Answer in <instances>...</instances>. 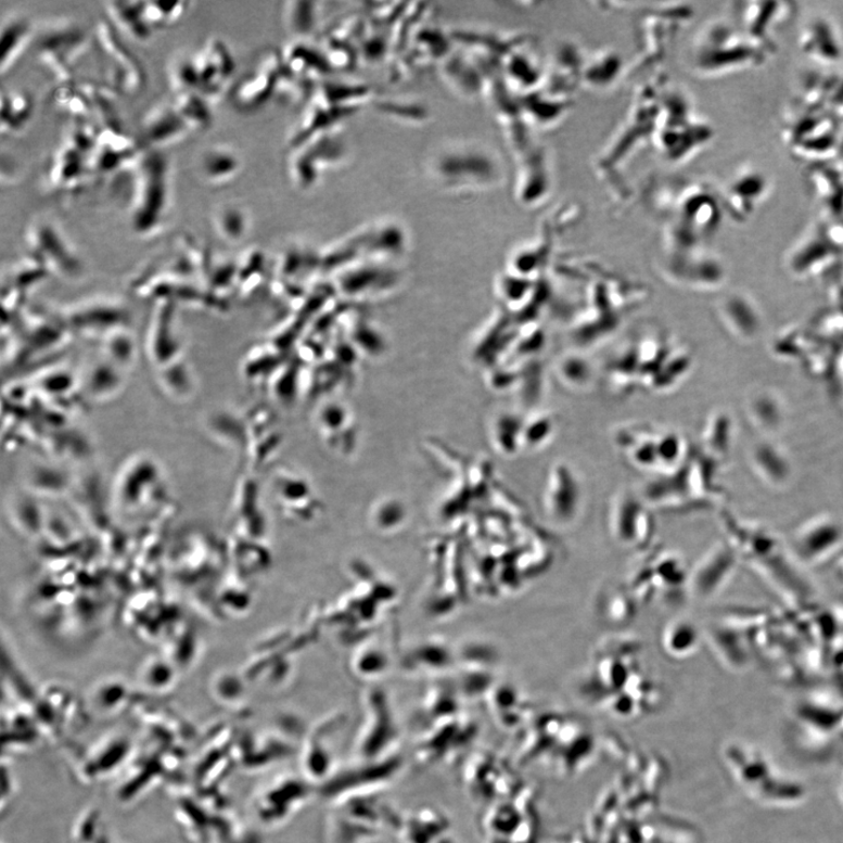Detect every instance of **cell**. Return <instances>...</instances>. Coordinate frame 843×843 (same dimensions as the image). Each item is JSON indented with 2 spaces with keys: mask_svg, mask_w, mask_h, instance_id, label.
<instances>
[{
  "mask_svg": "<svg viewBox=\"0 0 843 843\" xmlns=\"http://www.w3.org/2000/svg\"><path fill=\"white\" fill-rule=\"evenodd\" d=\"M93 46L80 27L73 25L53 26L43 34L39 42V61L64 85L73 84L81 58Z\"/></svg>",
  "mask_w": 843,
  "mask_h": 843,
  "instance_id": "cell-5",
  "label": "cell"
},
{
  "mask_svg": "<svg viewBox=\"0 0 843 843\" xmlns=\"http://www.w3.org/2000/svg\"><path fill=\"white\" fill-rule=\"evenodd\" d=\"M555 431L554 420L542 413V416H535L524 420L523 435H522V448L527 450L537 449L550 442Z\"/></svg>",
  "mask_w": 843,
  "mask_h": 843,
  "instance_id": "cell-25",
  "label": "cell"
},
{
  "mask_svg": "<svg viewBox=\"0 0 843 843\" xmlns=\"http://www.w3.org/2000/svg\"><path fill=\"white\" fill-rule=\"evenodd\" d=\"M34 114L31 97L21 91L2 92V118L0 131L2 136H16L28 125Z\"/></svg>",
  "mask_w": 843,
  "mask_h": 843,
  "instance_id": "cell-19",
  "label": "cell"
},
{
  "mask_svg": "<svg viewBox=\"0 0 843 843\" xmlns=\"http://www.w3.org/2000/svg\"><path fill=\"white\" fill-rule=\"evenodd\" d=\"M129 218L131 228L150 234L166 223L170 214V167L161 152L145 151L131 170Z\"/></svg>",
  "mask_w": 843,
  "mask_h": 843,
  "instance_id": "cell-3",
  "label": "cell"
},
{
  "mask_svg": "<svg viewBox=\"0 0 843 843\" xmlns=\"http://www.w3.org/2000/svg\"><path fill=\"white\" fill-rule=\"evenodd\" d=\"M799 47L812 62L822 67L840 63L843 56V41L838 27L821 14L810 18L803 27Z\"/></svg>",
  "mask_w": 843,
  "mask_h": 843,
  "instance_id": "cell-11",
  "label": "cell"
},
{
  "mask_svg": "<svg viewBox=\"0 0 843 843\" xmlns=\"http://www.w3.org/2000/svg\"><path fill=\"white\" fill-rule=\"evenodd\" d=\"M170 103L192 132L203 131L213 125L210 103L202 95L174 94Z\"/></svg>",
  "mask_w": 843,
  "mask_h": 843,
  "instance_id": "cell-20",
  "label": "cell"
},
{
  "mask_svg": "<svg viewBox=\"0 0 843 843\" xmlns=\"http://www.w3.org/2000/svg\"><path fill=\"white\" fill-rule=\"evenodd\" d=\"M93 47L98 55V65L105 74L106 84L117 92L129 95L142 91L145 85L143 68L107 20L98 22Z\"/></svg>",
  "mask_w": 843,
  "mask_h": 843,
  "instance_id": "cell-4",
  "label": "cell"
},
{
  "mask_svg": "<svg viewBox=\"0 0 843 843\" xmlns=\"http://www.w3.org/2000/svg\"><path fill=\"white\" fill-rule=\"evenodd\" d=\"M735 24L754 41L777 52L776 35L795 16V4L791 2H744L733 10Z\"/></svg>",
  "mask_w": 843,
  "mask_h": 843,
  "instance_id": "cell-6",
  "label": "cell"
},
{
  "mask_svg": "<svg viewBox=\"0 0 843 843\" xmlns=\"http://www.w3.org/2000/svg\"><path fill=\"white\" fill-rule=\"evenodd\" d=\"M213 225L221 239L237 242L247 232L248 217L241 206L227 204L214 213Z\"/></svg>",
  "mask_w": 843,
  "mask_h": 843,
  "instance_id": "cell-23",
  "label": "cell"
},
{
  "mask_svg": "<svg viewBox=\"0 0 843 843\" xmlns=\"http://www.w3.org/2000/svg\"><path fill=\"white\" fill-rule=\"evenodd\" d=\"M774 53L746 36L736 24L715 21L704 26L691 49V65L704 77L758 68Z\"/></svg>",
  "mask_w": 843,
  "mask_h": 843,
  "instance_id": "cell-1",
  "label": "cell"
},
{
  "mask_svg": "<svg viewBox=\"0 0 843 843\" xmlns=\"http://www.w3.org/2000/svg\"><path fill=\"white\" fill-rule=\"evenodd\" d=\"M190 5L189 2H144V17L153 31H156L179 23Z\"/></svg>",
  "mask_w": 843,
  "mask_h": 843,
  "instance_id": "cell-24",
  "label": "cell"
},
{
  "mask_svg": "<svg viewBox=\"0 0 843 843\" xmlns=\"http://www.w3.org/2000/svg\"><path fill=\"white\" fill-rule=\"evenodd\" d=\"M807 181L825 219L843 218V170L839 158L808 165Z\"/></svg>",
  "mask_w": 843,
  "mask_h": 843,
  "instance_id": "cell-13",
  "label": "cell"
},
{
  "mask_svg": "<svg viewBox=\"0 0 843 843\" xmlns=\"http://www.w3.org/2000/svg\"><path fill=\"white\" fill-rule=\"evenodd\" d=\"M197 167L206 183L221 187L233 182L240 176L243 162L230 145L214 144L201 154Z\"/></svg>",
  "mask_w": 843,
  "mask_h": 843,
  "instance_id": "cell-15",
  "label": "cell"
},
{
  "mask_svg": "<svg viewBox=\"0 0 843 843\" xmlns=\"http://www.w3.org/2000/svg\"><path fill=\"white\" fill-rule=\"evenodd\" d=\"M768 190L770 181L759 169L751 166L739 168L718 194L724 214L738 221L748 220L757 212Z\"/></svg>",
  "mask_w": 843,
  "mask_h": 843,
  "instance_id": "cell-8",
  "label": "cell"
},
{
  "mask_svg": "<svg viewBox=\"0 0 843 843\" xmlns=\"http://www.w3.org/2000/svg\"><path fill=\"white\" fill-rule=\"evenodd\" d=\"M48 167L49 184L55 191H77L93 174L90 157L67 141L58 148Z\"/></svg>",
  "mask_w": 843,
  "mask_h": 843,
  "instance_id": "cell-14",
  "label": "cell"
},
{
  "mask_svg": "<svg viewBox=\"0 0 843 843\" xmlns=\"http://www.w3.org/2000/svg\"><path fill=\"white\" fill-rule=\"evenodd\" d=\"M192 59L199 74L200 95L209 103L219 100L226 93L235 69L227 43L219 38L208 39L192 54Z\"/></svg>",
  "mask_w": 843,
  "mask_h": 843,
  "instance_id": "cell-9",
  "label": "cell"
},
{
  "mask_svg": "<svg viewBox=\"0 0 843 843\" xmlns=\"http://www.w3.org/2000/svg\"><path fill=\"white\" fill-rule=\"evenodd\" d=\"M27 242L31 244L36 255L43 260L59 261L69 266L77 260L71 254L61 231L47 219H37L27 228Z\"/></svg>",
  "mask_w": 843,
  "mask_h": 843,
  "instance_id": "cell-16",
  "label": "cell"
},
{
  "mask_svg": "<svg viewBox=\"0 0 843 843\" xmlns=\"http://www.w3.org/2000/svg\"><path fill=\"white\" fill-rule=\"evenodd\" d=\"M283 58L274 53H265L256 65L237 81L231 91L233 106L245 112L265 105L283 78Z\"/></svg>",
  "mask_w": 843,
  "mask_h": 843,
  "instance_id": "cell-7",
  "label": "cell"
},
{
  "mask_svg": "<svg viewBox=\"0 0 843 843\" xmlns=\"http://www.w3.org/2000/svg\"><path fill=\"white\" fill-rule=\"evenodd\" d=\"M143 674L148 687H168V684L171 682V670L169 664L165 662L157 660L148 662Z\"/></svg>",
  "mask_w": 843,
  "mask_h": 843,
  "instance_id": "cell-27",
  "label": "cell"
},
{
  "mask_svg": "<svg viewBox=\"0 0 843 843\" xmlns=\"http://www.w3.org/2000/svg\"><path fill=\"white\" fill-rule=\"evenodd\" d=\"M839 162H840V165H841V167H842V170H843V153H842V155L839 157Z\"/></svg>",
  "mask_w": 843,
  "mask_h": 843,
  "instance_id": "cell-28",
  "label": "cell"
},
{
  "mask_svg": "<svg viewBox=\"0 0 843 843\" xmlns=\"http://www.w3.org/2000/svg\"><path fill=\"white\" fill-rule=\"evenodd\" d=\"M781 137L791 154L808 165L836 159L843 153V125L830 111L797 98L783 113Z\"/></svg>",
  "mask_w": 843,
  "mask_h": 843,
  "instance_id": "cell-2",
  "label": "cell"
},
{
  "mask_svg": "<svg viewBox=\"0 0 843 843\" xmlns=\"http://www.w3.org/2000/svg\"><path fill=\"white\" fill-rule=\"evenodd\" d=\"M33 39V27L23 17H11L2 26L0 41V72L2 76L17 64Z\"/></svg>",
  "mask_w": 843,
  "mask_h": 843,
  "instance_id": "cell-18",
  "label": "cell"
},
{
  "mask_svg": "<svg viewBox=\"0 0 843 843\" xmlns=\"http://www.w3.org/2000/svg\"><path fill=\"white\" fill-rule=\"evenodd\" d=\"M550 473L545 491V509L555 524L569 525L578 518L583 490L578 477L565 464H558Z\"/></svg>",
  "mask_w": 843,
  "mask_h": 843,
  "instance_id": "cell-10",
  "label": "cell"
},
{
  "mask_svg": "<svg viewBox=\"0 0 843 843\" xmlns=\"http://www.w3.org/2000/svg\"><path fill=\"white\" fill-rule=\"evenodd\" d=\"M167 77L174 94H200V79L192 54H180L171 59Z\"/></svg>",
  "mask_w": 843,
  "mask_h": 843,
  "instance_id": "cell-22",
  "label": "cell"
},
{
  "mask_svg": "<svg viewBox=\"0 0 843 843\" xmlns=\"http://www.w3.org/2000/svg\"><path fill=\"white\" fill-rule=\"evenodd\" d=\"M700 635L692 624L686 620L674 621L664 629L662 643L665 652L673 657H686L697 650Z\"/></svg>",
  "mask_w": 843,
  "mask_h": 843,
  "instance_id": "cell-21",
  "label": "cell"
},
{
  "mask_svg": "<svg viewBox=\"0 0 843 843\" xmlns=\"http://www.w3.org/2000/svg\"><path fill=\"white\" fill-rule=\"evenodd\" d=\"M558 374L566 386L583 388L591 380V368L583 358L567 357L559 362Z\"/></svg>",
  "mask_w": 843,
  "mask_h": 843,
  "instance_id": "cell-26",
  "label": "cell"
},
{
  "mask_svg": "<svg viewBox=\"0 0 843 843\" xmlns=\"http://www.w3.org/2000/svg\"><path fill=\"white\" fill-rule=\"evenodd\" d=\"M171 103L157 105L148 112L141 123V145L145 151L161 152L191 135Z\"/></svg>",
  "mask_w": 843,
  "mask_h": 843,
  "instance_id": "cell-12",
  "label": "cell"
},
{
  "mask_svg": "<svg viewBox=\"0 0 843 843\" xmlns=\"http://www.w3.org/2000/svg\"><path fill=\"white\" fill-rule=\"evenodd\" d=\"M105 13L116 31L135 41L144 42L154 34L144 17V2L123 0V2L105 3Z\"/></svg>",
  "mask_w": 843,
  "mask_h": 843,
  "instance_id": "cell-17",
  "label": "cell"
}]
</instances>
